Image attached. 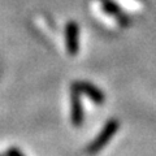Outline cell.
Returning <instances> with one entry per match:
<instances>
[{"mask_svg":"<svg viewBox=\"0 0 156 156\" xmlns=\"http://www.w3.org/2000/svg\"><path fill=\"white\" fill-rule=\"evenodd\" d=\"M70 108H72V122L74 126L80 128L85 120V115H83V107H82L81 103V92L77 90L74 85L72 86Z\"/></svg>","mask_w":156,"mask_h":156,"instance_id":"2","label":"cell"},{"mask_svg":"<svg viewBox=\"0 0 156 156\" xmlns=\"http://www.w3.org/2000/svg\"><path fill=\"white\" fill-rule=\"evenodd\" d=\"M78 35L80 27L74 21L68 22L65 27V39H66V50L70 56H76L78 52Z\"/></svg>","mask_w":156,"mask_h":156,"instance_id":"4","label":"cell"},{"mask_svg":"<svg viewBox=\"0 0 156 156\" xmlns=\"http://www.w3.org/2000/svg\"><path fill=\"white\" fill-rule=\"evenodd\" d=\"M0 156H3V155H0Z\"/></svg>","mask_w":156,"mask_h":156,"instance_id":"7","label":"cell"},{"mask_svg":"<svg viewBox=\"0 0 156 156\" xmlns=\"http://www.w3.org/2000/svg\"><path fill=\"white\" fill-rule=\"evenodd\" d=\"M7 156H25V155H23L18 148H14L13 147V148H9L7 151Z\"/></svg>","mask_w":156,"mask_h":156,"instance_id":"6","label":"cell"},{"mask_svg":"<svg viewBox=\"0 0 156 156\" xmlns=\"http://www.w3.org/2000/svg\"><path fill=\"white\" fill-rule=\"evenodd\" d=\"M74 86L77 87V90L81 92V94L86 95L87 98H90V99L94 101V103H96L98 105H101L105 101V95L104 92L101 91L100 89H98L96 86L91 85L90 82H76Z\"/></svg>","mask_w":156,"mask_h":156,"instance_id":"3","label":"cell"},{"mask_svg":"<svg viewBox=\"0 0 156 156\" xmlns=\"http://www.w3.org/2000/svg\"><path fill=\"white\" fill-rule=\"evenodd\" d=\"M120 128V122L117 120H109L108 122L105 124V126L103 128V130L99 133V135L92 140L90 143V146L87 147V152L94 155V154H98L100 150H103L107 143L113 138V135L117 133V130Z\"/></svg>","mask_w":156,"mask_h":156,"instance_id":"1","label":"cell"},{"mask_svg":"<svg viewBox=\"0 0 156 156\" xmlns=\"http://www.w3.org/2000/svg\"><path fill=\"white\" fill-rule=\"evenodd\" d=\"M100 2L103 3L104 11H105L107 13L112 14V16H116L117 18H119V22H120L122 26L128 25V17L121 14V9L119 8V5H117V4H115L113 2H111V0H100Z\"/></svg>","mask_w":156,"mask_h":156,"instance_id":"5","label":"cell"}]
</instances>
